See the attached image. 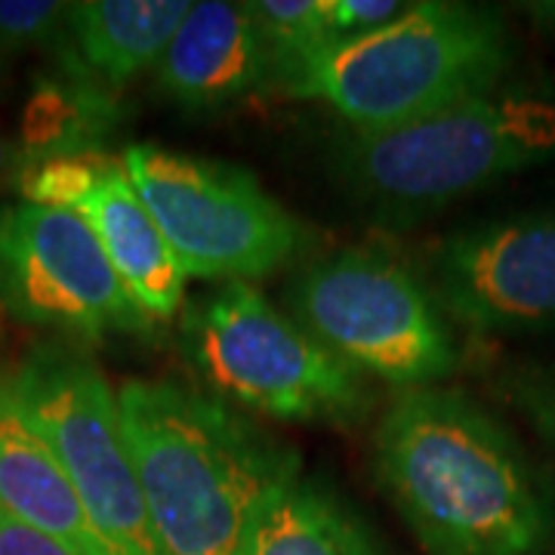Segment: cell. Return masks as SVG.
I'll use <instances>...</instances> for the list:
<instances>
[{
    "mask_svg": "<svg viewBox=\"0 0 555 555\" xmlns=\"http://www.w3.org/2000/svg\"><path fill=\"white\" fill-rule=\"evenodd\" d=\"M374 473L426 555H546L555 500L513 429L456 389L401 392L374 436Z\"/></svg>",
    "mask_w": 555,
    "mask_h": 555,
    "instance_id": "obj_1",
    "label": "cell"
},
{
    "mask_svg": "<svg viewBox=\"0 0 555 555\" xmlns=\"http://www.w3.org/2000/svg\"><path fill=\"white\" fill-rule=\"evenodd\" d=\"M124 438L167 555H244L299 456L217 396L173 379L118 389Z\"/></svg>",
    "mask_w": 555,
    "mask_h": 555,
    "instance_id": "obj_2",
    "label": "cell"
},
{
    "mask_svg": "<svg viewBox=\"0 0 555 555\" xmlns=\"http://www.w3.org/2000/svg\"><path fill=\"white\" fill-rule=\"evenodd\" d=\"M513 56L496 10L426 0L371 35L331 43L281 83L291 96L324 102L358 133H374L503 87Z\"/></svg>",
    "mask_w": 555,
    "mask_h": 555,
    "instance_id": "obj_3",
    "label": "cell"
},
{
    "mask_svg": "<svg viewBox=\"0 0 555 555\" xmlns=\"http://www.w3.org/2000/svg\"><path fill=\"white\" fill-rule=\"evenodd\" d=\"M555 158V102L496 87L401 127L339 142L343 189L383 219H420Z\"/></svg>",
    "mask_w": 555,
    "mask_h": 555,
    "instance_id": "obj_4",
    "label": "cell"
},
{
    "mask_svg": "<svg viewBox=\"0 0 555 555\" xmlns=\"http://www.w3.org/2000/svg\"><path fill=\"white\" fill-rule=\"evenodd\" d=\"M182 346L210 396L284 423H356L364 377L247 281H229L182 315Z\"/></svg>",
    "mask_w": 555,
    "mask_h": 555,
    "instance_id": "obj_5",
    "label": "cell"
},
{
    "mask_svg": "<svg viewBox=\"0 0 555 555\" xmlns=\"http://www.w3.org/2000/svg\"><path fill=\"white\" fill-rule=\"evenodd\" d=\"M291 312L349 367L401 392L436 386L456 367V346L433 287L374 247H346L291 281Z\"/></svg>",
    "mask_w": 555,
    "mask_h": 555,
    "instance_id": "obj_6",
    "label": "cell"
},
{
    "mask_svg": "<svg viewBox=\"0 0 555 555\" xmlns=\"http://www.w3.org/2000/svg\"><path fill=\"white\" fill-rule=\"evenodd\" d=\"M120 164L185 278L250 284L287 266L309 238L302 222L235 164L152 142L130 145Z\"/></svg>",
    "mask_w": 555,
    "mask_h": 555,
    "instance_id": "obj_7",
    "label": "cell"
},
{
    "mask_svg": "<svg viewBox=\"0 0 555 555\" xmlns=\"http://www.w3.org/2000/svg\"><path fill=\"white\" fill-rule=\"evenodd\" d=\"M25 414L53 444L112 555H167L124 438L118 392L68 346H40L10 377Z\"/></svg>",
    "mask_w": 555,
    "mask_h": 555,
    "instance_id": "obj_8",
    "label": "cell"
},
{
    "mask_svg": "<svg viewBox=\"0 0 555 555\" xmlns=\"http://www.w3.org/2000/svg\"><path fill=\"white\" fill-rule=\"evenodd\" d=\"M0 299L28 324L83 339L152 327L90 222L75 210L31 201L0 207Z\"/></svg>",
    "mask_w": 555,
    "mask_h": 555,
    "instance_id": "obj_9",
    "label": "cell"
},
{
    "mask_svg": "<svg viewBox=\"0 0 555 555\" xmlns=\"http://www.w3.org/2000/svg\"><path fill=\"white\" fill-rule=\"evenodd\" d=\"M444 315L485 334L555 327V214H518L460 229L433 254Z\"/></svg>",
    "mask_w": 555,
    "mask_h": 555,
    "instance_id": "obj_10",
    "label": "cell"
},
{
    "mask_svg": "<svg viewBox=\"0 0 555 555\" xmlns=\"http://www.w3.org/2000/svg\"><path fill=\"white\" fill-rule=\"evenodd\" d=\"M272 68L244 3H192L158 62V87L192 112L244 100Z\"/></svg>",
    "mask_w": 555,
    "mask_h": 555,
    "instance_id": "obj_11",
    "label": "cell"
},
{
    "mask_svg": "<svg viewBox=\"0 0 555 555\" xmlns=\"http://www.w3.org/2000/svg\"><path fill=\"white\" fill-rule=\"evenodd\" d=\"M0 509L75 555H112L53 444L25 414L10 377H0Z\"/></svg>",
    "mask_w": 555,
    "mask_h": 555,
    "instance_id": "obj_12",
    "label": "cell"
},
{
    "mask_svg": "<svg viewBox=\"0 0 555 555\" xmlns=\"http://www.w3.org/2000/svg\"><path fill=\"white\" fill-rule=\"evenodd\" d=\"M75 214L90 222L120 284L152 321H170L185 299V272L139 201L120 160L105 158Z\"/></svg>",
    "mask_w": 555,
    "mask_h": 555,
    "instance_id": "obj_13",
    "label": "cell"
},
{
    "mask_svg": "<svg viewBox=\"0 0 555 555\" xmlns=\"http://www.w3.org/2000/svg\"><path fill=\"white\" fill-rule=\"evenodd\" d=\"M189 10V0L68 3V43L102 87L120 90L158 65Z\"/></svg>",
    "mask_w": 555,
    "mask_h": 555,
    "instance_id": "obj_14",
    "label": "cell"
},
{
    "mask_svg": "<svg viewBox=\"0 0 555 555\" xmlns=\"http://www.w3.org/2000/svg\"><path fill=\"white\" fill-rule=\"evenodd\" d=\"M244 555H379L374 537L337 496L297 478L262 509Z\"/></svg>",
    "mask_w": 555,
    "mask_h": 555,
    "instance_id": "obj_15",
    "label": "cell"
},
{
    "mask_svg": "<svg viewBox=\"0 0 555 555\" xmlns=\"http://www.w3.org/2000/svg\"><path fill=\"white\" fill-rule=\"evenodd\" d=\"M244 10L257 25L278 78L331 47L324 0H257L244 3Z\"/></svg>",
    "mask_w": 555,
    "mask_h": 555,
    "instance_id": "obj_16",
    "label": "cell"
},
{
    "mask_svg": "<svg viewBox=\"0 0 555 555\" xmlns=\"http://www.w3.org/2000/svg\"><path fill=\"white\" fill-rule=\"evenodd\" d=\"M68 38V3L0 0V68Z\"/></svg>",
    "mask_w": 555,
    "mask_h": 555,
    "instance_id": "obj_17",
    "label": "cell"
},
{
    "mask_svg": "<svg viewBox=\"0 0 555 555\" xmlns=\"http://www.w3.org/2000/svg\"><path fill=\"white\" fill-rule=\"evenodd\" d=\"M506 396L555 454V364L525 367L506 379Z\"/></svg>",
    "mask_w": 555,
    "mask_h": 555,
    "instance_id": "obj_18",
    "label": "cell"
},
{
    "mask_svg": "<svg viewBox=\"0 0 555 555\" xmlns=\"http://www.w3.org/2000/svg\"><path fill=\"white\" fill-rule=\"evenodd\" d=\"M408 10V3L398 0H324V20L331 43L371 35L383 25H389Z\"/></svg>",
    "mask_w": 555,
    "mask_h": 555,
    "instance_id": "obj_19",
    "label": "cell"
},
{
    "mask_svg": "<svg viewBox=\"0 0 555 555\" xmlns=\"http://www.w3.org/2000/svg\"><path fill=\"white\" fill-rule=\"evenodd\" d=\"M0 555H75L60 540L40 534L20 518L7 516L0 509Z\"/></svg>",
    "mask_w": 555,
    "mask_h": 555,
    "instance_id": "obj_20",
    "label": "cell"
},
{
    "mask_svg": "<svg viewBox=\"0 0 555 555\" xmlns=\"http://www.w3.org/2000/svg\"><path fill=\"white\" fill-rule=\"evenodd\" d=\"M525 16H531L537 25H546L555 31V0H543V3H525L521 7Z\"/></svg>",
    "mask_w": 555,
    "mask_h": 555,
    "instance_id": "obj_21",
    "label": "cell"
},
{
    "mask_svg": "<svg viewBox=\"0 0 555 555\" xmlns=\"http://www.w3.org/2000/svg\"><path fill=\"white\" fill-rule=\"evenodd\" d=\"M16 167V160H13V152H10V145H7V139L0 137V182H3V177L10 173Z\"/></svg>",
    "mask_w": 555,
    "mask_h": 555,
    "instance_id": "obj_22",
    "label": "cell"
}]
</instances>
